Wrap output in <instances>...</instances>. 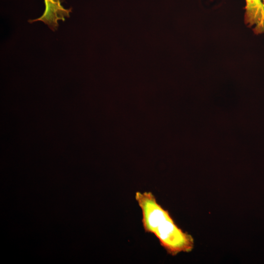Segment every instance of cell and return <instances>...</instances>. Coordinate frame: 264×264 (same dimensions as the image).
<instances>
[{"mask_svg":"<svg viewBox=\"0 0 264 264\" xmlns=\"http://www.w3.org/2000/svg\"><path fill=\"white\" fill-rule=\"evenodd\" d=\"M135 198L141 210L144 231L153 234L168 254L176 256L192 250L194 246L192 236L176 223L152 192H136Z\"/></svg>","mask_w":264,"mask_h":264,"instance_id":"6da1fadb","label":"cell"},{"mask_svg":"<svg viewBox=\"0 0 264 264\" xmlns=\"http://www.w3.org/2000/svg\"><path fill=\"white\" fill-rule=\"evenodd\" d=\"M62 0H44L45 9L43 15L34 20H28L29 22L41 21L46 24L52 31L57 29L58 21H65L66 18L70 17L72 8H65L62 5Z\"/></svg>","mask_w":264,"mask_h":264,"instance_id":"7a4b0ae2","label":"cell"},{"mask_svg":"<svg viewBox=\"0 0 264 264\" xmlns=\"http://www.w3.org/2000/svg\"><path fill=\"white\" fill-rule=\"evenodd\" d=\"M244 22L256 35L264 34V3L263 0H245Z\"/></svg>","mask_w":264,"mask_h":264,"instance_id":"3957f363","label":"cell"},{"mask_svg":"<svg viewBox=\"0 0 264 264\" xmlns=\"http://www.w3.org/2000/svg\"><path fill=\"white\" fill-rule=\"evenodd\" d=\"M263 2H264V0H263Z\"/></svg>","mask_w":264,"mask_h":264,"instance_id":"277c9868","label":"cell"}]
</instances>
